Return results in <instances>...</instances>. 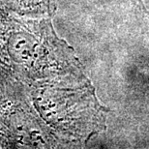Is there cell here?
<instances>
[{"instance_id": "1", "label": "cell", "mask_w": 149, "mask_h": 149, "mask_svg": "<svg viewBox=\"0 0 149 149\" xmlns=\"http://www.w3.org/2000/svg\"><path fill=\"white\" fill-rule=\"evenodd\" d=\"M133 3L135 5V7L141 12V14H142L145 17H147L149 20V12L144 6V3L142 0H133Z\"/></svg>"}]
</instances>
